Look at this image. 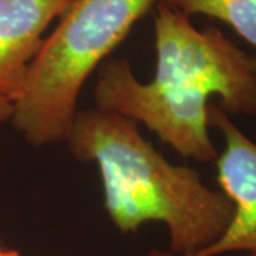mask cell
Listing matches in <instances>:
<instances>
[{"label":"cell","mask_w":256,"mask_h":256,"mask_svg":"<svg viewBox=\"0 0 256 256\" xmlns=\"http://www.w3.org/2000/svg\"><path fill=\"white\" fill-rule=\"evenodd\" d=\"M156 66L150 82H138L124 58L98 67L96 108L144 124L180 156L200 162L218 156L210 136V96L226 114L256 116V54L214 26L196 28L190 18L156 3Z\"/></svg>","instance_id":"obj_1"},{"label":"cell","mask_w":256,"mask_h":256,"mask_svg":"<svg viewBox=\"0 0 256 256\" xmlns=\"http://www.w3.org/2000/svg\"><path fill=\"white\" fill-rule=\"evenodd\" d=\"M68 0H0V96L16 100L48 26Z\"/></svg>","instance_id":"obj_5"},{"label":"cell","mask_w":256,"mask_h":256,"mask_svg":"<svg viewBox=\"0 0 256 256\" xmlns=\"http://www.w3.org/2000/svg\"><path fill=\"white\" fill-rule=\"evenodd\" d=\"M12 112H13V102L0 96V124L4 121H9L12 118Z\"/></svg>","instance_id":"obj_7"},{"label":"cell","mask_w":256,"mask_h":256,"mask_svg":"<svg viewBox=\"0 0 256 256\" xmlns=\"http://www.w3.org/2000/svg\"><path fill=\"white\" fill-rule=\"evenodd\" d=\"M158 0H68L13 101L12 124L28 144L63 142L84 82Z\"/></svg>","instance_id":"obj_3"},{"label":"cell","mask_w":256,"mask_h":256,"mask_svg":"<svg viewBox=\"0 0 256 256\" xmlns=\"http://www.w3.org/2000/svg\"><path fill=\"white\" fill-rule=\"evenodd\" d=\"M0 256H20L16 249H12L3 245V242L0 240Z\"/></svg>","instance_id":"obj_8"},{"label":"cell","mask_w":256,"mask_h":256,"mask_svg":"<svg viewBox=\"0 0 256 256\" xmlns=\"http://www.w3.org/2000/svg\"><path fill=\"white\" fill-rule=\"evenodd\" d=\"M66 142L74 158L96 162L104 208L122 234L162 222L174 255L212 245L230 222L234 205L208 188L191 166L168 162L138 131L137 122L110 111H77Z\"/></svg>","instance_id":"obj_2"},{"label":"cell","mask_w":256,"mask_h":256,"mask_svg":"<svg viewBox=\"0 0 256 256\" xmlns=\"http://www.w3.org/2000/svg\"><path fill=\"white\" fill-rule=\"evenodd\" d=\"M210 128L220 131L224 150L216 156L220 192L234 205L225 232L212 245L186 256H220L229 252H256V142L239 130L216 102L208 106ZM148 256H178L151 250Z\"/></svg>","instance_id":"obj_4"},{"label":"cell","mask_w":256,"mask_h":256,"mask_svg":"<svg viewBox=\"0 0 256 256\" xmlns=\"http://www.w3.org/2000/svg\"><path fill=\"white\" fill-rule=\"evenodd\" d=\"M246 256H256V252H250V254H248Z\"/></svg>","instance_id":"obj_9"},{"label":"cell","mask_w":256,"mask_h":256,"mask_svg":"<svg viewBox=\"0 0 256 256\" xmlns=\"http://www.w3.org/2000/svg\"><path fill=\"white\" fill-rule=\"evenodd\" d=\"M158 3L186 18L202 14L220 20L256 48V0H158Z\"/></svg>","instance_id":"obj_6"}]
</instances>
